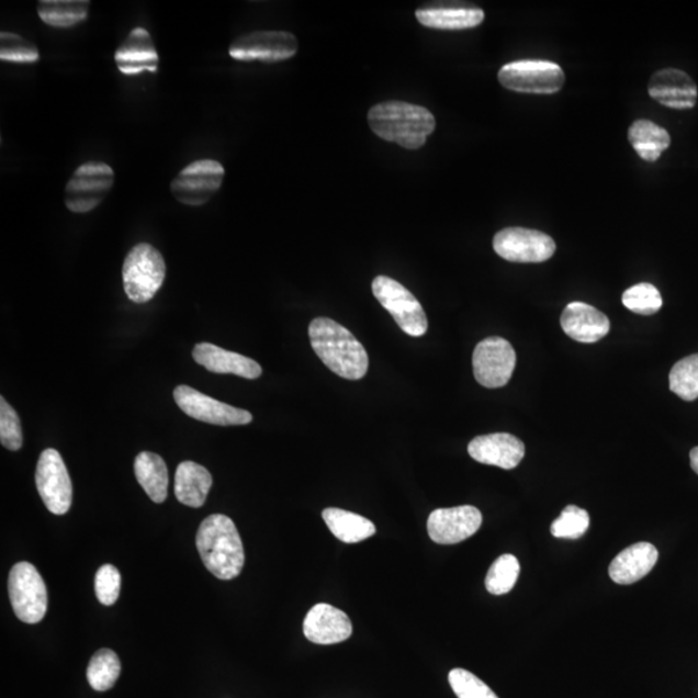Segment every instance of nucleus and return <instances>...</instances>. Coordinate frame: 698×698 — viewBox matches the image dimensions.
I'll return each instance as SVG.
<instances>
[{
    "label": "nucleus",
    "instance_id": "nucleus-1",
    "mask_svg": "<svg viewBox=\"0 0 698 698\" xmlns=\"http://www.w3.org/2000/svg\"><path fill=\"white\" fill-rule=\"evenodd\" d=\"M312 348L333 373L348 381L367 375L369 356L359 339L331 318L318 317L309 325Z\"/></svg>",
    "mask_w": 698,
    "mask_h": 698
},
{
    "label": "nucleus",
    "instance_id": "nucleus-2",
    "mask_svg": "<svg viewBox=\"0 0 698 698\" xmlns=\"http://www.w3.org/2000/svg\"><path fill=\"white\" fill-rule=\"evenodd\" d=\"M368 121L376 136L410 150L424 147L436 127L435 116L428 109L396 100L374 105Z\"/></svg>",
    "mask_w": 698,
    "mask_h": 698
},
{
    "label": "nucleus",
    "instance_id": "nucleus-3",
    "mask_svg": "<svg viewBox=\"0 0 698 698\" xmlns=\"http://www.w3.org/2000/svg\"><path fill=\"white\" fill-rule=\"evenodd\" d=\"M195 544L203 564L216 578L229 581L243 572L244 543L235 522L228 516L215 514L203 520Z\"/></svg>",
    "mask_w": 698,
    "mask_h": 698
},
{
    "label": "nucleus",
    "instance_id": "nucleus-4",
    "mask_svg": "<svg viewBox=\"0 0 698 698\" xmlns=\"http://www.w3.org/2000/svg\"><path fill=\"white\" fill-rule=\"evenodd\" d=\"M166 275L165 259L156 247L139 244L127 254L123 263V288L130 301L144 304L162 288Z\"/></svg>",
    "mask_w": 698,
    "mask_h": 698
},
{
    "label": "nucleus",
    "instance_id": "nucleus-5",
    "mask_svg": "<svg viewBox=\"0 0 698 698\" xmlns=\"http://www.w3.org/2000/svg\"><path fill=\"white\" fill-rule=\"evenodd\" d=\"M114 184L111 166L90 161L79 166L65 188V206L71 213L86 214L103 202Z\"/></svg>",
    "mask_w": 698,
    "mask_h": 698
},
{
    "label": "nucleus",
    "instance_id": "nucleus-6",
    "mask_svg": "<svg viewBox=\"0 0 698 698\" xmlns=\"http://www.w3.org/2000/svg\"><path fill=\"white\" fill-rule=\"evenodd\" d=\"M372 289L376 301L395 318L399 329L414 338L425 336L428 330L426 312L409 290L387 275H378Z\"/></svg>",
    "mask_w": 698,
    "mask_h": 698
},
{
    "label": "nucleus",
    "instance_id": "nucleus-7",
    "mask_svg": "<svg viewBox=\"0 0 698 698\" xmlns=\"http://www.w3.org/2000/svg\"><path fill=\"white\" fill-rule=\"evenodd\" d=\"M9 594L14 615L25 623H38L47 613L48 596L45 581L31 563L13 565Z\"/></svg>",
    "mask_w": 698,
    "mask_h": 698
},
{
    "label": "nucleus",
    "instance_id": "nucleus-8",
    "mask_svg": "<svg viewBox=\"0 0 698 698\" xmlns=\"http://www.w3.org/2000/svg\"><path fill=\"white\" fill-rule=\"evenodd\" d=\"M498 79L499 83L510 91L548 94L562 90L565 75L555 63L519 60L502 67Z\"/></svg>",
    "mask_w": 698,
    "mask_h": 698
},
{
    "label": "nucleus",
    "instance_id": "nucleus-9",
    "mask_svg": "<svg viewBox=\"0 0 698 698\" xmlns=\"http://www.w3.org/2000/svg\"><path fill=\"white\" fill-rule=\"evenodd\" d=\"M224 167L214 159H200L178 173L172 180L173 199L187 206H202L219 191Z\"/></svg>",
    "mask_w": 698,
    "mask_h": 698
},
{
    "label": "nucleus",
    "instance_id": "nucleus-10",
    "mask_svg": "<svg viewBox=\"0 0 698 698\" xmlns=\"http://www.w3.org/2000/svg\"><path fill=\"white\" fill-rule=\"evenodd\" d=\"M36 488L43 504L55 515L70 510L72 485L64 460L55 449H46L40 457L35 472Z\"/></svg>",
    "mask_w": 698,
    "mask_h": 698
},
{
    "label": "nucleus",
    "instance_id": "nucleus-11",
    "mask_svg": "<svg viewBox=\"0 0 698 698\" xmlns=\"http://www.w3.org/2000/svg\"><path fill=\"white\" fill-rule=\"evenodd\" d=\"M476 381L485 389H500L510 382L516 367V352L510 341L486 338L476 346L472 356Z\"/></svg>",
    "mask_w": 698,
    "mask_h": 698
},
{
    "label": "nucleus",
    "instance_id": "nucleus-12",
    "mask_svg": "<svg viewBox=\"0 0 698 698\" xmlns=\"http://www.w3.org/2000/svg\"><path fill=\"white\" fill-rule=\"evenodd\" d=\"M494 251L513 263H542L554 256V239L540 230L506 228L494 236Z\"/></svg>",
    "mask_w": 698,
    "mask_h": 698
},
{
    "label": "nucleus",
    "instance_id": "nucleus-13",
    "mask_svg": "<svg viewBox=\"0 0 698 698\" xmlns=\"http://www.w3.org/2000/svg\"><path fill=\"white\" fill-rule=\"evenodd\" d=\"M297 53V41L288 32H254L232 43L229 55L238 61L280 63Z\"/></svg>",
    "mask_w": 698,
    "mask_h": 698
},
{
    "label": "nucleus",
    "instance_id": "nucleus-14",
    "mask_svg": "<svg viewBox=\"0 0 698 698\" xmlns=\"http://www.w3.org/2000/svg\"><path fill=\"white\" fill-rule=\"evenodd\" d=\"M173 398L187 416L215 426H244L251 424L249 412L237 409L235 406L217 402L203 395L202 392L179 385L173 391Z\"/></svg>",
    "mask_w": 698,
    "mask_h": 698
},
{
    "label": "nucleus",
    "instance_id": "nucleus-15",
    "mask_svg": "<svg viewBox=\"0 0 698 698\" xmlns=\"http://www.w3.org/2000/svg\"><path fill=\"white\" fill-rule=\"evenodd\" d=\"M483 524V515L474 506L438 508L427 521L428 536L439 544H455L474 536Z\"/></svg>",
    "mask_w": 698,
    "mask_h": 698
},
{
    "label": "nucleus",
    "instance_id": "nucleus-16",
    "mask_svg": "<svg viewBox=\"0 0 698 698\" xmlns=\"http://www.w3.org/2000/svg\"><path fill=\"white\" fill-rule=\"evenodd\" d=\"M469 454L479 463L513 470L526 455V446L511 434L483 435L469 443Z\"/></svg>",
    "mask_w": 698,
    "mask_h": 698
},
{
    "label": "nucleus",
    "instance_id": "nucleus-17",
    "mask_svg": "<svg viewBox=\"0 0 698 698\" xmlns=\"http://www.w3.org/2000/svg\"><path fill=\"white\" fill-rule=\"evenodd\" d=\"M649 92L657 103L676 109V111L693 109L696 105L698 94L694 79L687 72L674 68L654 72L650 81Z\"/></svg>",
    "mask_w": 698,
    "mask_h": 698
},
{
    "label": "nucleus",
    "instance_id": "nucleus-18",
    "mask_svg": "<svg viewBox=\"0 0 698 698\" xmlns=\"http://www.w3.org/2000/svg\"><path fill=\"white\" fill-rule=\"evenodd\" d=\"M303 631L312 643L337 644L352 635V623L344 610L322 603L305 616Z\"/></svg>",
    "mask_w": 698,
    "mask_h": 698
},
{
    "label": "nucleus",
    "instance_id": "nucleus-19",
    "mask_svg": "<svg viewBox=\"0 0 698 698\" xmlns=\"http://www.w3.org/2000/svg\"><path fill=\"white\" fill-rule=\"evenodd\" d=\"M115 63L125 76L142 75L143 71L157 72L159 56L149 32L135 27L116 49Z\"/></svg>",
    "mask_w": 698,
    "mask_h": 698
},
{
    "label": "nucleus",
    "instance_id": "nucleus-20",
    "mask_svg": "<svg viewBox=\"0 0 698 698\" xmlns=\"http://www.w3.org/2000/svg\"><path fill=\"white\" fill-rule=\"evenodd\" d=\"M560 324L566 336L579 344H596L610 330L609 318L593 305L582 302L566 305Z\"/></svg>",
    "mask_w": 698,
    "mask_h": 698
},
{
    "label": "nucleus",
    "instance_id": "nucleus-21",
    "mask_svg": "<svg viewBox=\"0 0 698 698\" xmlns=\"http://www.w3.org/2000/svg\"><path fill=\"white\" fill-rule=\"evenodd\" d=\"M193 359L211 373L235 374L246 380H257L263 373L257 361L211 344L195 346Z\"/></svg>",
    "mask_w": 698,
    "mask_h": 698
},
{
    "label": "nucleus",
    "instance_id": "nucleus-22",
    "mask_svg": "<svg viewBox=\"0 0 698 698\" xmlns=\"http://www.w3.org/2000/svg\"><path fill=\"white\" fill-rule=\"evenodd\" d=\"M658 560V551L649 542L624 549L609 565V576L618 585H631L644 578Z\"/></svg>",
    "mask_w": 698,
    "mask_h": 698
},
{
    "label": "nucleus",
    "instance_id": "nucleus-23",
    "mask_svg": "<svg viewBox=\"0 0 698 698\" xmlns=\"http://www.w3.org/2000/svg\"><path fill=\"white\" fill-rule=\"evenodd\" d=\"M419 23L438 31H464L483 23L485 13L472 5H430L416 13Z\"/></svg>",
    "mask_w": 698,
    "mask_h": 698
},
{
    "label": "nucleus",
    "instance_id": "nucleus-24",
    "mask_svg": "<svg viewBox=\"0 0 698 698\" xmlns=\"http://www.w3.org/2000/svg\"><path fill=\"white\" fill-rule=\"evenodd\" d=\"M213 486V476L203 465L187 461L179 464L174 474V496L180 504L199 508L205 505Z\"/></svg>",
    "mask_w": 698,
    "mask_h": 698
},
{
    "label": "nucleus",
    "instance_id": "nucleus-25",
    "mask_svg": "<svg viewBox=\"0 0 698 698\" xmlns=\"http://www.w3.org/2000/svg\"><path fill=\"white\" fill-rule=\"evenodd\" d=\"M134 469L137 482L148 497L156 504H162L169 491V471L162 458L156 453L143 452L136 457Z\"/></svg>",
    "mask_w": 698,
    "mask_h": 698
},
{
    "label": "nucleus",
    "instance_id": "nucleus-26",
    "mask_svg": "<svg viewBox=\"0 0 698 698\" xmlns=\"http://www.w3.org/2000/svg\"><path fill=\"white\" fill-rule=\"evenodd\" d=\"M629 142L638 156L646 162H656L671 147L672 137L667 131L649 120H639L629 128Z\"/></svg>",
    "mask_w": 698,
    "mask_h": 698
},
{
    "label": "nucleus",
    "instance_id": "nucleus-27",
    "mask_svg": "<svg viewBox=\"0 0 698 698\" xmlns=\"http://www.w3.org/2000/svg\"><path fill=\"white\" fill-rule=\"evenodd\" d=\"M323 519L330 532L345 543H359L375 534V526L363 516L341 508H326Z\"/></svg>",
    "mask_w": 698,
    "mask_h": 698
},
{
    "label": "nucleus",
    "instance_id": "nucleus-28",
    "mask_svg": "<svg viewBox=\"0 0 698 698\" xmlns=\"http://www.w3.org/2000/svg\"><path fill=\"white\" fill-rule=\"evenodd\" d=\"M87 0H41L38 14L43 23L53 27H72L89 18Z\"/></svg>",
    "mask_w": 698,
    "mask_h": 698
},
{
    "label": "nucleus",
    "instance_id": "nucleus-29",
    "mask_svg": "<svg viewBox=\"0 0 698 698\" xmlns=\"http://www.w3.org/2000/svg\"><path fill=\"white\" fill-rule=\"evenodd\" d=\"M120 675L121 661L112 650L104 649L94 653L87 667V679L98 693L113 688Z\"/></svg>",
    "mask_w": 698,
    "mask_h": 698
},
{
    "label": "nucleus",
    "instance_id": "nucleus-30",
    "mask_svg": "<svg viewBox=\"0 0 698 698\" xmlns=\"http://www.w3.org/2000/svg\"><path fill=\"white\" fill-rule=\"evenodd\" d=\"M671 390L685 402L698 398V353L676 362L668 375Z\"/></svg>",
    "mask_w": 698,
    "mask_h": 698
},
{
    "label": "nucleus",
    "instance_id": "nucleus-31",
    "mask_svg": "<svg viewBox=\"0 0 698 698\" xmlns=\"http://www.w3.org/2000/svg\"><path fill=\"white\" fill-rule=\"evenodd\" d=\"M520 573L519 560L514 555L499 556L491 566L485 578V587L493 595L510 593L518 582Z\"/></svg>",
    "mask_w": 698,
    "mask_h": 698
},
{
    "label": "nucleus",
    "instance_id": "nucleus-32",
    "mask_svg": "<svg viewBox=\"0 0 698 698\" xmlns=\"http://www.w3.org/2000/svg\"><path fill=\"white\" fill-rule=\"evenodd\" d=\"M624 307L637 315L652 316L663 307V296L651 283H638L624 291L622 295Z\"/></svg>",
    "mask_w": 698,
    "mask_h": 698
},
{
    "label": "nucleus",
    "instance_id": "nucleus-33",
    "mask_svg": "<svg viewBox=\"0 0 698 698\" xmlns=\"http://www.w3.org/2000/svg\"><path fill=\"white\" fill-rule=\"evenodd\" d=\"M0 60L14 64H35L40 61V50L31 41L19 34H0Z\"/></svg>",
    "mask_w": 698,
    "mask_h": 698
},
{
    "label": "nucleus",
    "instance_id": "nucleus-34",
    "mask_svg": "<svg viewBox=\"0 0 698 698\" xmlns=\"http://www.w3.org/2000/svg\"><path fill=\"white\" fill-rule=\"evenodd\" d=\"M590 527V515L578 506H566L559 518L551 524V534L556 538L577 540Z\"/></svg>",
    "mask_w": 698,
    "mask_h": 698
},
{
    "label": "nucleus",
    "instance_id": "nucleus-35",
    "mask_svg": "<svg viewBox=\"0 0 698 698\" xmlns=\"http://www.w3.org/2000/svg\"><path fill=\"white\" fill-rule=\"evenodd\" d=\"M449 683L458 698H499L482 679L464 668L450 672Z\"/></svg>",
    "mask_w": 698,
    "mask_h": 698
},
{
    "label": "nucleus",
    "instance_id": "nucleus-36",
    "mask_svg": "<svg viewBox=\"0 0 698 698\" xmlns=\"http://www.w3.org/2000/svg\"><path fill=\"white\" fill-rule=\"evenodd\" d=\"M0 442L5 449L18 452L23 447V427L16 410L0 397Z\"/></svg>",
    "mask_w": 698,
    "mask_h": 698
},
{
    "label": "nucleus",
    "instance_id": "nucleus-37",
    "mask_svg": "<svg viewBox=\"0 0 698 698\" xmlns=\"http://www.w3.org/2000/svg\"><path fill=\"white\" fill-rule=\"evenodd\" d=\"M94 593L101 605L113 606L120 598L121 573L114 565L105 564L99 568L94 577Z\"/></svg>",
    "mask_w": 698,
    "mask_h": 698
},
{
    "label": "nucleus",
    "instance_id": "nucleus-38",
    "mask_svg": "<svg viewBox=\"0 0 698 698\" xmlns=\"http://www.w3.org/2000/svg\"><path fill=\"white\" fill-rule=\"evenodd\" d=\"M689 458H690V468H693L696 474L698 475V447L690 450Z\"/></svg>",
    "mask_w": 698,
    "mask_h": 698
}]
</instances>
